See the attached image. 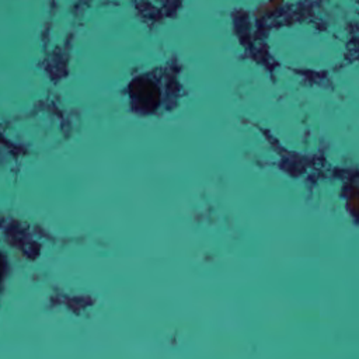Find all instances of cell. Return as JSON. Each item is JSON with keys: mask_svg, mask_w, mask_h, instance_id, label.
<instances>
[{"mask_svg": "<svg viewBox=\"0 0 359 359\" xmlns=\"http://www.w3.org/2000/svg\"><path fill=\"white\" fill-rule=\"evenodd\" d=\"M132 95L144 108H154L158 101L157 87L146 79H140L132 84Z\"/></svg>", "mask_w": 359, "mask_h": 359, "instance_id": "1", "label": "cell"}, {"mask_svg": "<svg viewBox=\"0 0 359 359\" xmlns=\"http://www.w3.org/2000/svg\"><path fill=\"white\" fill-rule=\"evenodd\" d=\"M0 275H1V265H0Z\"/></svg>", "mask_w": 359, "mask_h": 359, "instance_id": "2", "label": "cell"}]
</instances>
